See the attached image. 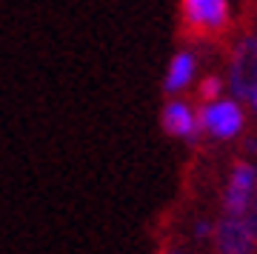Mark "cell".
Returning <instances> with one entry per match:
<instances>
[{"label":"cell","instance_id":"6da1fadb","mask_svg":"<svg viewBox=\"0 0 257 254\" xmlns=\"http://www.w3.org/2000/svg\"><path fill=\"white\" fill-rule=\"evenodd\" d=\"M229 86L234 97H251L257 91V43L254 37H243L234 46L229 66Z\"/></svg>","mask_w":257,"mask_h":254},{"label":"cell","instance_id":"7a4b0ae2","mask_svg":"<svg viewBox=\"0 0 257 254\" xmlns=\"http://www.w3.org/2000/svg\"><path fill=\"white\" fill-rule=\"evenodd\" d=\"M194 120H197V129H206L209 135L229 140L243 129V109L234 100H214V103H206Z\"/></svg>","mask_w":257,"mask_h":254},{"label":"cell","instance_id":"3957f363","mask_svg":"<svg viewBox=\"0 0 257 254\" xmlns=\"http://www.w3.org/2000/svg\"><path fill=\"white\" fill-rule=\"evenodd\" d=\"M183 20L200 35H217L229 26V0H183Z\"/></svg>","mask_w":257,"mask_h":254},{"label":"cell","instance_id":"277c9868","mask_svg":"<svg viewBox=\"0 0 257 254\" xmlns=\"http://www.w3.org/2000/svg\"><path fill=\"white\" fill-rule=\"evenodd\" d=\"M257 183V169L251 163H234L229 174V186H226V194H223V206L229 211V217H243L248 200H251V191H254Z\"/></svg>","mask_w":257,"mask_h":254},{"label":"cell","instance_id":"5b68a950","mask_svg":"<svg viewBox=\"0 0 257 254\" xmlns=\"http://www.w3.org/2000/svg\"><path fill=\"white\" fill-rule=\"evenodd\" d=\"M214 243H217L220 254H251L257 248V240L251 237L246 223L240 217H229V214L214 228Z\"/></svg>","mask_w":257,"mask_h":254},{"label":"cell","instance_id":"8992f818","mask_svg":"<svg viewBox=\"0 0 257 254\" xmlns=\"http://www.w3.org/2000/svg\"><path fill=\"white\" fill-rule=\"evenodd\" d=\"M163 129L175 137H194L200 129H197V120H194L192 109L180 103V100H172L163 109Z\"/></svg>","mask_w":257,"mask_h":254},{"label":"cell","instance_id":"52a82bcc","mask_svg":"<svg viewBox=\"0 0 257 254\" xmlns=\"http://www.w3.org/2000/svg\"><path fill=\"white\" fill-rule=\"evenodd\" d=\"M194 74V57L189 52H177L172 66H169V74H166V91H180L183 86H189Z\"/></svg>","mask_w":257,"mask_h":254},{"label":"cell","instance_id":"ba28073f","mask_svg":"<svg viewBox=\"0 0 257 254\" xmlns=\"http://www.w3.org/2000/svg\"><path fill=\"white\" fill-rule=\"evenodd\" d=\"M220 91H223V83H220V77H214V74L200 83V97L206 100V103H214V97H220Z\"/></svg>","mask_w":257,"mask_h":254},{"label":"cell","instance_id":"9c48e42d","mask_svg":"<svg viewBox=\"0 0 257 254\" xmlns=\"http://www.w3.org/2000/svg\"><path fill=\"white\" fill-rule=\"evenodd\" d=\"M194 231H197V237H206L211 231V226H209V223H197V228H194Z\"/></svg>","mask_w":257,"mask_h":254},{"label":"cell","instance_id":"30bf717a","mask_svg":"<svg viewBox=\"0 0 257 254\" xmlns=\"http://www.w3.org/2000/svg\"><path fill=\"white\" fill-rule=\"evenodd\" d=\"M248 100H251V106H254V111H257V91H254V94H251Z\"/></svg>","mask_w":257,"mask_h":254},{"label":"cell","instance_id":"8fae6325","mask_svg":"<svg viewBox=\"0 0 257 254\" xmlns=\"http://www.w3.org/2000/svg\"><path fill=\"white\" fill-rule=\"evenodd\" d=\"M254 43H257V37H254Z\"/></svg>","mask_w":257,"mask_h":254}]
</instances>
